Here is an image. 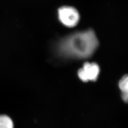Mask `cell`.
I'll use <instances>...</instances> for the list:
<instances>
[{"label": "cell", "mask_w": 128, "mask_h": 128, "mask_svg": "<svg viewBox=\"0 0 128 128\" xmlns=\"http://www.w3.org/2000/svg\"><path fill=\"white\" fill-rule=\"evenodd\" d=\"M99 41L92 30L76 32L62 38L58 44L59 54L64 57L84 59L92 55L98 47Z\"/></svg>", "instance_id": "obj_1"}, {"label": "cell", "mask_w": 128, "mask_h": 128, "mask_svg": "<svg viewBox=\"0 0 128 128\" xmlns=\"http://www.w3.org/2000/svg\"><path fill=\"white\" fill-rule=\"evenodd\" d=\"M58 18L64 26L73 27L78 24L80 20V14L75 8L65 6L60 8L58 11Z\"/></svg>", "instance_id": "obj_2"}, {"label": "cell", "mask_w": 128, "mask_h": 128, "mask_svg": "<svg viewBox=\"0 0 128 128\" xmlns=\"http://www.w3.org/2000/svg\"><path fill=\"white\" fill-rule=\"evenodd\" d=\"M100 68L97 64L86 62L78 71V76L83 82L95 81L98 78Z\"/></svg>", "instance_id": "obj_3"}, {"label": "cell", "mask_w": 128, "mask_h": 128, "mask_svg": "<svg viewBox=\"0 0 128 128\" xmlns=\"http://www.w3.org/2000/svg\"><path fill=\"white\" fill-rule=\"evenodd\" d=\"M119 88L122 91V97L123 100L127 102L128 101V76H124L120 80L119 82Z\"/></svg>", "instance_id": "obj_4"}, {"label": "cell", "mask_w": 128, "mask_h": 128, "mask_svg": "<svg viewBox=\"0 0 128 128\" xmlns=\"http://www.w3.org/2000/svg\"><path fill=\"white\" fill-rule=\"evenodd\" d=\"M14 123L11 118L6 115H0V128H14Z\"/></svg>", "instance_id": "obj_5"}]
</instances>
